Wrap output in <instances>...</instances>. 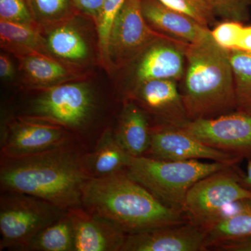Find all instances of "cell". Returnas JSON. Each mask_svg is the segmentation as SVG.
Instances as JSON below:
<instances>
[{
	"label": "cell",
	"instance_id": "obj_7",
	"mask_svg": "<svg viewBox=\"0 0 251 251\" xmlns=\"http://www.w3.org/2000/svg\"><path fill=\"white\" fill-rule=\"evenodd\" d=\"M232 166L212 173L190 188L182 209L186 221L206 229L235 203L251 198V191L244 187Z\"/></svg>",
	"mask_w": 251,
	"mask_h": 251
},
{
	"label": "cell",
	"instance_id": "obj_25",
	"mask_svg": "<svg viewBox=\"0 0 251 251\" xmlns=\"http://www.w3.org/2000/svg\"><path fill=\"white\" fill-rule=\"evenodd\" d=\"M41 28L72 19L79 15L73 0H27Z\"/></svg>",
	"mask_w": 251,
	"mask_h": 251
},
{
	"label": "cell",
	"instance_id": "obj_29",
	"mask_svg": "<svg viewBox=\"0 0 251 251\" xmlns=\"http://www.w3.org/2000/svg\"><path fill=\"white\" fill-rule=\"evenodd\" d=\"M216 17L244 23L249 19L251 0H211Z\"/></svg>",
	"mask_w": 251,
	"mask_h": 251
},
{
	"label": "cell",
	"instance_id": "obj_26",
	"mask_svg": "<svg viewBox=\"0 0 251 251\" xmlns=\"http://www.w3.org/2000/svg\"><path fill=\"white\" fill-rule=\"evenodd\" d=\"M126 0H103L98 23L96 25L99 59L109 72L108 49L112 25Z\"/></svg>",
	"mask_w": 251,
	"mask_h": 251
},
{
	"label": "cell",
	"instance_id": "obj_31",
	"mask_svg": "<svg viewBox=\"0 0 251 251\" xmlns=\"http://www.w3.org/2000/svg\"><path fill=\"white\" fill-rule=\"evenodd\" d=\"M221 251H251V234L224 239L213 244L209 250Z\"/></svg>",
	"mask_w": 251,
	"mask_h": 251
},
{
	"label": "cell",
	"instance_id": "obj_15",
	"mask_svg": "<svg viewBox=\"0 0 251 251\" xmlns=\"http://www.w3.org/2000/svg\"><path fill=\"white\" fill-rule=\"evenodd\" d=\"M75 237V251H121L127 234L115 224L82 206L68 211Z\"/></svg>",
	"mask_w": 251,
	"mask_h": 251
},
{
	"label": "cell",
	"instance_id": "obj_22",
	"mask_svg": "<svg viewBox=\"0 0 251 251\" xmlns=\"http://www.w3.org/2000/svg\"><path fill=\"white\" fill-rule=\"evenodd\" d=\"M205 230L206 250L220 241L250 235L251 198L239 201L236 210H229Z\"/></svg>",
	"mask_w": 251,
	"mask_h": 251
},
{
	"label": "cell",
	"instance_id": "obj_32",
	"mask_svg": "<svg viewBox=\"0 0 251 251\" xmlns=\"http://www.w3.org/2000/svg\"><path fill=\"white\" fill-rule=\"evenodd\" d=\"M79 14L88 18L94 25L98 23L103 0H73Z\"/></svg>",
	"mask_w": 251,
	"mask_h": 251
},
{
	"label": "cell",
	"instance_id": "obj_14",
	"mask_svg": "<svg viewBox=\"0 0 251 251\" xmlns=\"http://www.w3.org/2000/svg\"><path fill=\"white\" fill-rule=\"evenodd\" d=\"M205 229L186 221L127 234L121 251H202L206 249Z\"/></svg>",
	"mask_w": 251,
	"mask_h": 251
},
{
	"label": "cell",
	"instance_id": "obj_16",
	"mask_svg": "<svg viewBox=\"0 0 251 251\" xmlns=\"http://www.w3.org/2000/svg\"><path fill=\"white\" fill-rule=\"evenodd\" d=\"M80 15L42 30L50 55L83 70L92 62L93 51L83 28L77 24Z\"/></svg>",
	"mask_w": 251,
	"mask_h": 251
},
{
	"label": "cell",
	"instance_id": "obj_33",
	"mask_svg": "<svg viewBox=\"0 0 251 251\" xmlns=\"http://www.w3.org/2000/svg\"><path fill=\"white\" fill-rule=\"evenodd\" d=\"M16 71L14 63L8 54L0 55V77L1 80H10L14 78Z\"/></svg>",
	"mask_w": 251,
	"mask_h": 251
},
{
	"label": "cell",
	"instance_id": "obj_30",
	"mask_svg": "<svg viewBox=\"0 0 251 251\" xmlns=\"http://www.w3.org/2000/svg\"><path fill=\"white\" fill-rule=\"evenodd\" d=\"M244 23L235 21H222L210 29L214 41L227 51L235 50Z\"/></svg>",
	"mask_w": 251,
	"mask_h": 251
},
{
	"label": "cell",
	"instance_id": "obj_9",
	"mask_svg": "<svg viewBox=\"0 0 251 251\" xmlns=\"http://www.w3.org/2000/svg\"><path fill=\"white\" fill-rule=\"evenodd\" d=\"M162 34L149 25L141 0H126L117 14L109 38V72L123 69Z\"/></svg>",
	"mask_w": 251,
	"mask_h": 251
},
{
	"label": "cell",
	"instance_id": "obj_12",
	"mask_svg": "<svg viewBox=\"0 0 251 251\" xmlns=\"http://www.w3.org/2000/svg\"><path fill=\"white\" fill-rule=\"evenodd\" d=\"M187 46L166 36L153 41L125 67L128 69L129 77L126 89L145 81L171 79L179 82L182 80L186 69Z\"/></svg>",
	"mask_w": 251,
	"mask_h": 251
},
{
	"label": "cell",
	"instance_id": "obj_23",
	"mask_svg": "<svg viewBox=\"0 0 251 251\" xmlns=\"http://www.w3.org/2000/svg\"><path fill=\"white\" fill-rule=\"evenodd\" d=\"M23 251H75V237L68 211L41 229Z\"/></svg>",
	"mask_w": 251,
	"mask_h": 251
},
{
	"label": "cell",
	"instance_id": "obj_10",
	"mask_svg": "<svg viewBox=\"0 0 251 251\" xmlns=\"http://www.w3.org/2000/svg\"><path fill=\"white\" fill-rule=\"evenodd\" d=\"M182 128L211 148L241 158L251 156V114L236 110L189 121Z\"/></svg>",
	"mask_w": 251,
	"mask_h": 251
},
{
	"label": "cell",
	"instance_id": "obj_34",
	"mask_svg": "<svg viewBox=\"0 0 251 251\" xmlns=\"http://www.w3.org/2000/svg\"><path fill=\"white\" fill-rule=\"evenodd\" d=\"M235 50L251 53V26L243 27Z\"/></svg>",
	"mask_w": 251,
	"mask_h": 251
},
{
	"label": "cell",
	"instance_id": "obj_19",
	"mask_svg": "<svg viewBox=\"0 0 251 251\" xmlns=\"http://www.w3.org/2000/svg\"><path fill=\"white\" fill-rule=\"evenodd\" d=\"M150 115L133 100L125 99L113 128L117 141L132 157L146 155L150 148L151 125Z\"/></svg>",
	"mask_w": 251,
	"mask_h": 251
},
{
	"label": "cell",
	"instance_id": "obj_1",
	"mask_svg": "<svg viewBox=\"0 0 251 251\" xmlns=\"http://www.w3.org/2000/svg\"><path fill=\"white\" fill-rule=\"evenodd\" d=\"M90 150L76 140L22 157H1L0 189L30 195L70 210L82 206V191L92 178L85 165Z\"/></svg>",
	"mask_w": 251,
	"mask_h": 251
},
{
	"label": "cell",
	"instance_id": "obj_24",
	"mask_svg": "<svg viewBox=\"0 0 251 251\" xmlns=\"http://www.w3.org/2000/svg\"><path fill=\"white\" fill-rule=\"evenodd\" d=\"M233 74L238 111L251 114V53L227 51Z\"/></svg>",
	"mask_w": 251,
	"mask_h": 251
},
{
	"label": "cell",
	"instance_id": "obj_11",
	"mask_svg": "<svg viewBox=\"0 0 251 251\" xmlns=\"http://www.w3.org/2000/svg\"><path fill=\"white\" fill-rule=\"evenodd\" d=\"M145 156L164 161L207 159L235 165L241 157L208 146L182 127L151 126L150 148Z\"/></svg>",
	"mask_w": 251,
	"mask_h": 251
},
{
	"label": "cell",
	"instance_id": "obj_8",
	"mask_svg": "<svg viewBox=\"0 0 251 251\" xmlns=\"http://www.w3.org/2000/svg\"><path fill=\"white\" fill-rule=\"evenodd\" d=\"M76 140L75 135L60 126L20 115L1 125L0 155L30 156Z\"/></svg>",
	"mask_w": 251,
	"mask_h": 251
},
{
	"label": "cell",
	"instance_id": "obj_21",
	"mask_svg": "<svg viewBox=\"0 0 251 251\" xmlns=\"http://www.w3.org/2000/svg\"><path fill=\"white\" fill-rule=\"evenodd\" d=\"M0 44L16 58L33 53L49 54L39 25L0 21Z\"/></svg>",
	"mask_w": 251,
	"mask_h": 251
},
{
	"label": "cell",
	"instance_id": "obj_6",
	"mask_svg": "<svg viewBox=\"0 0 251 251\" xmlns=\"http://www.w3.org/2000/svg\"><path fill=\"white\" fill-rule=\"evenodd\" d=\"M67 211L30 195L1 191L0 251H24L36 234Z\"/></svg>",
	"mask_w": 251,
	"mask_h": 251
},
{
	"label": "cell",
	"instance_id": "obj_3",
	"mask_svg": "<svg viewBox=\"0 0 251 251\" xmlns=\"http://www.w3.org/2000/svg\"><path fill=\"white\" fill-rule=\"evenodd\" d=\"M179 87L189 121L213 118L237 109L228 52L213 39L211 31L188 45L184 75Z\"/></svg>",
	"mask_w": 251,
	"mask_h": 251
},
{
	"label": "cell",
	"instance_id": "obj_13",
	"mask_svg": "<svg viewBox=\"0 0 251 251\" xmlns=\"http://www.w3.org/2000/svg\"><path fill=\"white\" fill-rule=\"evenodd\" d=\"M125 99L140 105L154 119L156 124L184 127L189 122L178 81H145L126 89Z\"/></svg>",
	"mask_w": 251,
	"mask_h": 251
},
{
	"label": "cell",
	"instance_id": "obj_5",
	"mask_svg": "<svg viewBox=\"0 0 251 251\" xmlns=\"http://www.w3.org/2000/svg\"><path fill=\"white\" fill-rule=\"evenodd\" d=\"M234 165L221 162L164 161L147 156L132 157L126 172L163 204L182 211L190 188L200 180Z\"/></svg>",
	"mask_w": 251,
	"mask_h": 251
},
{
	"label": "cell",
	"instance_id": "obj_35",
	"mask_svg": "<svg viewBox=\"0 0 251 251\" xmlns=\"http://www.w3.org/2000/svg\"><path fill=\"white\" fill-rule=\"evenodd\" d=\"M241 183L244 187L251 191V160L248 161L247 173L241 177Z\"/></svg>",
	"mask_w": 251,
	"mask_h": 251
},
{
	"label": "cell",
	"instance_id": "obj_4",
	"mask_svg": "<svg viewBox=\"0 0 251 251\" xmlns=\"http://www.w3.org/2000/svg\"><path fill=\"white\" fill-rule=\"evenodd\" d=\"M21 116L60 126L92 148L88 133L99 109L97 92L85 80L36 91Z\"/></svg>",
	"mask_w": 251,
	"mask_h": 251
},
{
	"label": "cell",
	"instance_id": "obj_28",
	"mask_svg": "<svg viewBox=\"0 0 251 251\" xmlns=\"http://www.w3.org/2000/svg\"><path fill=\"white\" fill-rule=\"evenodd\" d=\"M0 21L39 25L27 0H0Z\"/></svg>",
	"mask_w": 251,
	"mask_h": 251
},
{
	"label": "cell",
	"instance_id": "obj_17",
	"mask_svg": "<svg viewBox=\"0 0 251 251\" xmlns=\"http://www.w3.org/2000/svg\"><path fill=\"white\" fill-rule=\"evenodd\" d=\"M23 83L29 90L39 91L73 81L84 80L87 73L49 54L33 53L17 57Z\"/></svg>",
	"mask_w": 251,
	"mask_h": 251
},
{
	"label": "cell",
	"instance_id": "obj_18",
	"mask_svg": "<svg viewBox=\"0 0 251 251\" xmlns=\"http://www.w3.org/2000/svg\"><path fill=\"white\" fill-rule=\"evenodd\" d=\"M141 9L144 17L153 29L186 45L196 44L210 32V28L168 7L159 0H141Z\"/></svg>",
	"mask_w": 251,
	"mask_h": 251
},
{
	"label": "cell",
	"instance_id": "obj_20",
	"mask_svg": "<svg viewBox=\"0 0 251 251\" xmlns=\"http://www.w3.org/2000/svg\"><path fill=\"white\" fill-rule=\"evenodd\" d=\"M131 156L117 141L113 128L103 130L85 156V165L92 178H101L125 171Z\"/></svg>",
	"mask_w": 251,
	"mask_h": 251
},
{
	"label": "cell",
	"instance_id": "obj_27",
	"mask_svg": "<svg viewBox=\"0 0 251 251\" xmlns=\"http://www.w3.org/2000/svg\"><path fill=\"white\" fill-rule=\"evenodd\" d=\"M163 4L186 15L209 28L216 23V15L211 0H159Z\"/></svg>",
	"mask_w": 251,
	"mask_h": 251
},
{
	"label": "cell",
	"instance_id": "obj_2",
	"mask_svg": "<svg viewBox=\"0 0 251 251\" xmlns=\"http://www.w3.org/2000/svg\"><path fill=\"white\" fill-rule=\"evenodd\" d=\"M82 206L111 221L126 234L187 221L182 211L163 204L126 171L91 178L82 191Z\"/></svg>",
	"mask_w": 251,
	"mask_h": 251
}]
</instances>
